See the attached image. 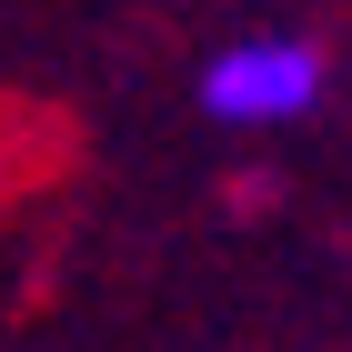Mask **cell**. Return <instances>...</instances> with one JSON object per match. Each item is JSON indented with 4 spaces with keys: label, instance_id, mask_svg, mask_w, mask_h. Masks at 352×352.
I'll list each match as a JSON object with an SVG mask.
<instances>
[{
    "label": "cell",
    "instance_id": "obj_1",
    "mask_svg": "<svg viewBox=\"0 0 352 352\" xmlns=\"http://www.w3.org/2000/svg\"><path fill=\"white\" fill-rule=\"evenodd\" d=\"M322 101V51L312 41H232L201 71V111L232 121V131H262V121H302Z\"/></svg>",
    "mask_w": 352,
    "mask_h": 352
}]
</instances>
